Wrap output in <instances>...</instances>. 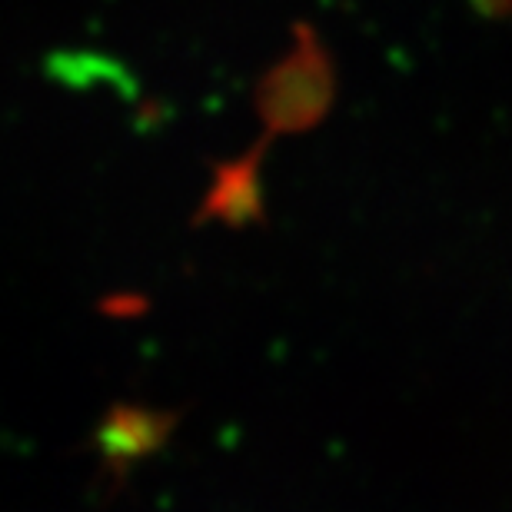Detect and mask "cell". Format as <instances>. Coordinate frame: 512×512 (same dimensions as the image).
Segmentation results:
<instances>
[]
</instances>
